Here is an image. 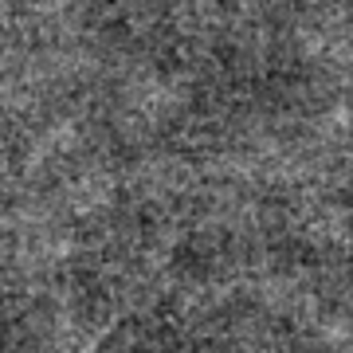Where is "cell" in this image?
<instances>
[{
    "label": "cell",
    "instance_id": "1",
    "mask_svg": "<svg viewBox=\"0 0 353 353\" xmlns=\"http://www.w3.org/2000/svg\"><path fill=\"white\" fill-rule=\"evenodd\" d=\"M87 353H161V350L153 341H145L141 334H134V330H118V334H110L106 341H99Z\"/></svg>",
    "mask_w": 353,
    "mask_h": 353
}]
</instances>
